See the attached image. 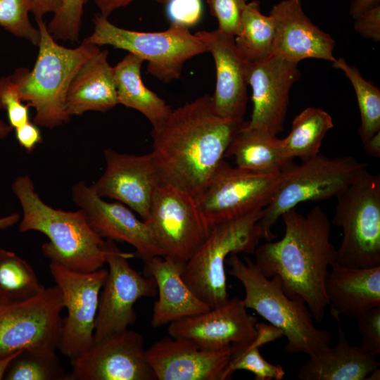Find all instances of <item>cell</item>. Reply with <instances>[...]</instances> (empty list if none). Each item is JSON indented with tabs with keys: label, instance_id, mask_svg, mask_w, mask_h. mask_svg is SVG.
<instances>
[{
	"label": "cell",
	"instance_id": "cell-8",
	"mask_svg": "<svg viewBox=\"0 0 380 380\" xmlns=\"http://www.w3.org/2000/svg\"><path fill=\"white\" fill-rule=\"evenodd\" d=\"M92 21L94 31L83 42L138 56L148 61V72L163 82L178 79L187 61L207 52L200 39L182 23L173 22L166 30L149 32L118 27L99 13Z\"/></svg>",
	"mask_w": 380,
	"mask_h": 380
},
{
	"label": "cell",
	"instance_id": "cell-7",
	"mask_svg": "<svg viewBox=\"0 0 380 380\" xmlns=\"http://www.w3.org/2000/svg\"><path fill=\"white\" fill-rule=\"evenodd\" d=\"M263 209L215 225L193 256L182 276L194 294L210 308L229 299L225 263L232 253H255L261 234L258 222Z\"/></svg>",
	"mask_w": 380,
	"mask_h": 380
},
{
	"label": "cell",
	"instance_id": "cell-16",
	"mask_svg": "<svg viewBox=\"0 0 380 380\" xmlns=\"http://www.w3.org/2000/svg\"><path fill=\"white\" fill-rule=\"evenodd\" d=\"M298 63L273 56L246 63V80L252 89L253 111L250 128L275 135L283 131L289 92L300 77Z\"/></svg>",
	"mask_w": 380,
	"mask_h": 380
},
{
	"label": "cell",
	"instance_id": "cell-23",
	"mask_svg": "<svg viewBox=\"0 0 380 380\" xmlns=\"http://www.w3.org/2000/svg\"><path fill=\"white\" fill-rule=\"evenodd\" d=\"M143 262V274L154 278L158 295L153 309L152 327L158 328L210 309L184 281V265L167 256H154Z\"/></svg>",
	"mask_w": 380,
	"mask_h": 380
},
{
	"label": "cell",
	"instance_id": "cell-24",
	"mask_svg": "<svg viewBox=\"0 0 380 380\" xmlns=\"http://www.w3.org/2000/svg\"><path fill=\"white\" fill-rule=\"evenodd\" d=\"M325 293L330 313L355 318L380 306V266L354 268L334 262L325 280Z\"/></svg>",
	"mask_w": 380,
	"mask_h": 380
},
{
	"label": "cell",
	"instance_id": "cell-50",
	"mask_svg": "<svg viewBox=\"0 0 380 380\" xmlns=\"http://www.w3.org/2000/svg\"><path fill=\"white\" fill-rule=\"evenodd\" d=\"M380 369L379 367L372 371L366 378V380H379L380 378Z\"/></svg>",
	"mask_w": 380,
	"mask_h": 380
},
{
	"label": "cell",
	"instance_id": "cell-18",
	"mask_svg": "<svg viewBox=\"0 0 380 380\" xmlns=\"http://www.w3.org/2000/svg\"><path fill=\"white\" fill-rule=\"evenodd\" d=\"M72 198L84 212L91 228L101 238L129 243L136 249L135 255L143 262L154 256H165L147 223L138 219L125 205L106 201L84 181L73 185Z\"/></svg>",
	"mask_w": 380,
	"mask_h": 380
},
{
	"label": "cell",
	"instance_id": "cell-48",
	"mask_svg": "<svg viewBox=\"0 0 380 380\" xmlns=\"http://www.w3.org/2000/svg\"><path fill=\"white\" fill-rule=\"evenodd\" d=\"M20 350L4 358H0V380L4 379L6 369L11 360L18 354Z\"/></svg>",
	"mask_w": 380,
	"mask_h": 380
},
{
	"label": "cell",
	"instance_id": "cell-46",
	"mask_svg": "<svg viewBox=\"0 0 380 380\" xmlns=\"http://www.w3.org/2000/svg\"><path fill=\"white\" fill-rule=\"evenodd\" d=\"M364 150L367 154L374 158L380 156V131L364 143Z\"/></svg>",
	"mask_w": 380,
	"mask_h": 380
},
{
	"label": "cell",
	"instance_id": "cell-52",
	"mask_svg": "<svg viewBox=\"0 0 380 380\" xmlns=\"http://www.w3.org/2000/svg\"><path fill=\"white\" fill-rule=\"evenodd\" d=\"M0 81H1V79H0ZM0 108L2 109V106H1V100H0Z\"/></svg>",
	"mask_w": 380,
	"mask_h": 380
},
{
	"label": "cell",
	"instance_id": "cell-6",
	"mask_svg": "<svg viewBox=\"0 0 380 380\" xmlns=\"http://www.w3.org/2000/svg\"><path fill=\"white\" fill-rule=\"evenodd\" d=\"M367 168V163L352 156L318 153L300 165L291 162L280 171L276 193L258 222L261 239H275L272 227L284 213L303 202L336 197Z\"/></svg>",
	"mask_w": 380,
	"mask_h": 380
},
{
	"label": "cell",
	"instance_id": "cell-4",
	"mask_svg": "<svg viewBox=\"0 0 380 380\" xmlns=\"http://www.w3.org/2000/svg\"><path fill=\"white\" fill-rule=\"evenodd\" d=\"M36 22L41 38L34 67L18 68L9 77L21 101L34 108L33 122L53 129L70 120L65 109L69 87L80 68L100 49L83 42L75 48L61 46L43 20Z\"/></svg>",
	"mask_w": 380,
	"mask_h": 380
},
{
	"label": "cell",
	"instance_id": "cell-15",
	"mask_svg": "<svg viewBox=\"0 0 380 380\" xmlns=\"http://www.w3.org/2000/svg\"><path fill=\"white\" fill-rule=\"evenodd\" d=\"M70 380H156L142 336L127 329L94 343L71 359Z\"/></svg>",
	"mask_w": 380,
	"mask_h": 380
},
{
	"label": "cell",
	"instance_id": "cell-17",
	"mask_svg": "<svg viewBox=\"0 0 380 380\" xmlns=\"http://www.w3.org/2000/svg\"><path fill=\"white\" fill-rule=\"evenodd\" d=\"M106 169L91 187L101 198L122 203L146 221L160 180L151 153H121L104 150Z\"/></svg>",
	"mask_w": 380,
	"mask_h": 380
},
{
	"label": "cell",
	"instance_id": "cell-25",
	"mask_svg": "<svg viewBox=\"0 0 380 380\" xmlns=\"http://www.w3.org/2000/svg\"><path fill=\"white\" fill-rule=\"evenodd\" d=\"M107 50L89 58L74 77L67 93L65 109L70 117L88 111L106 112L118 103L114 68Z\"/></svg>",
	"mask_w": 380,
	"mask_h": 380
},
{
	"label": "cell",
	"instance_id": "cell-3",
	"mask_svg": "<svg viewBox=\"0 0 380 380\" xmlns=\"http://www.w3.org/2000/svg\"><path fill=\"white\" fill-rule=\"evenodd\" d=\"M12 191L23 210L20 232L44 234L49 239L42 246L46 258L79 272L102 268L106 263L104 240L91 228L81 209L66 211L47 205L27 175L18 177Z\"/></svg>",
	"mask_w": 380,
	"mask_h": 380
},
{
	"label": "cell",
	"instance_id": "cell-45",
	"mask_svg": "<svg viewBox=\"0 0 380 380\" xmlns=\"http://www.w3.org/2000/svg\"><path fill=\"white\" fill-rule=\"evenodd\" d=\"M380 6V0H350L349 11L355 19L368 9Z\"/></svg>",
	"mask_w": 380,
	"mask_h": 380
},
{
	"label": "cell",
	"instance_id": "cell-14",
	"mask_svg": "<svg viewBox=\"0 0 380 380\" xmlns=\"http://www.w3.org/2000/svg\"><path fill=\"white\" fill-rule=\"evenodd\" d=\"M50 272L60 288L67 317L63 319L58 349L73 359L88 350L94 342L99 295L108 270L91 272L70 270L51 262Z\"/></svg>",
	"mask_w": 380,
	"mask_h": 380
},
{
	"label": "cell",
	"instance_id": "cell-12",
	"mask_svg": "<svg viewBox=\"0 0 380 380\" xmlns=\"http://www.w3.org/2000/svg\"><path fill=\"white\" fill-rule=\"evenodd\" d=\"M63 309L56 284L28 300L1 304L0 358L33 347L58 349Z\"/></svg>",
	"mask_w": 380,
	"mask_h": 380
},
{
	"label": "cell",
	"instance_id": "cell-40",
	"mask_svg": "<svg viewBox=\"0 0 380 380\" xmlns=\"http://www.w3.org/2000/svg\"><path fill=\"white\" fill-rule=\"evenodd\" d=\"M354 20V29L359 34L374 42L380 41V6L367 10Z\"/></svg>",
	"mask_w": 380,
	"mask_h": 380
},
{
	"label": "cell",
	"instance_id": "cell-26",
	"mask_svg": "<svg viewBox=\"0 0 380 380\" xmlns=\"http://www.w3.org/2000/svg\"><path fill=\"white\" fill-rule=\"evenodd\" d=\"M379 365L374 356L360 346L350 345L339 326L336 346L310 356L298 369L297 377L302 380H365Z\"/></svg>",
	"mask_w": 380,
	"mask_h": 380
},
{
	"label": "cell",
	"instance_id": "cell-13",
	"mask_svg": "<svg viewBox=\"0 0 380 380\" xmlns=\"http://www.w3.org/2000/svg\"><path fill=\"white\" fill-rule=\"evenodd\" d=\"M145 222L165 256L184 265L210 231L196 198L171 186L157 188Z\"/></svg>",
	"mask_w": 380,
	"mask_h": 380
},
{
	"label": "cell",
	"instance_id": "cell-1",
	"mask_svg": "<svg viewBox=\"0 0 380 380\" xmlns=\"http://www.w3.org/2000/svg\"><path fill=\"white\" fill-rule=\"evenodd\" d=\"M243 120L222 118L205 94L172 110L152 129V151L160 185L171 186L196 198L224 161Z\"/></svg>",
	"mask_w": 380,
	"mask_h": 380
},
{
	"label": "cell",
	"instance_id": "cell-44",
	"mask_svg": "<svg viewBox=\"0 0 380 380\" xmlns=\"http://www.w3.org/2000/svg\"><path fill=\"white\" fill-rule=\"evenodd\" d=\"M134 0H94L99 14L108 18L115 10L127 6Z\"/></svg>",
	"mask_w": 380,
	"mask_h": 380
},
{
	"label": "cell",
	"instance_id": "cell-35",
	"mask_svg": "<svg viewBox=\"0 0 380 380\" xmlns=\"http://www.w3.org/2000/svg\"><path fill=\"white\" fill-rule=\"evenodd\" d=\"M33 6L34 0H0V26L13 36L38 46L40 32L29 18Z\"/></svg>",
	"mask_w": 380,
	"mask_h": 380
},
{
	"label": "cell",
	"instance_id": "cell-43",
	"mask_svg": "<svg viewBox=\"0 0 380 380\" xmlns=\"http://www.w3.org/2000/svg\"><path fill=\"white\" fill-rule=\"evenodd\" d=\"M63 0H34L32 11L35 21L43 20L48 13L54 14L61 6Z\"/></svg>",
	"mask_w": 380,
	"mask_h": 380
},
{
	"label": "cell",
	"instance_id": "cell-34",
	"mask_svg": "<svg viewBox=\"0 0 380 380\" xmlns=\"http://www.w3.org/2000/svg\"><path fill=\"white\" fill-rule=\"evenodd\" d=\"M249 342L231 344L230 374L233 375L237 370H246L255 375V380L282 379L285 375L283 367L267 362L261 355L260 348L251 346Z\"/></svg>",
	"mask_w": 380,
	"mask_h": 380
},
{
	"label": "cell",
	"instance_id": "cell-28",
	"mask_svg": "<svg viewBox=\"0 0 380 380\" xmlns=\"http://www.w3.org/2000/svg\"><path fill=\"white\" fill-rule=\"evenodd\" d=\"M144 61L138 56L128 53L113 67L117 96L119 104L142 113L154 129L165 122L172 109L144 84L141 75Z\"/></svg>",
	"mask_w": 380,
	"mask_h": 380
},
{
	"label": "cell",
	"instance_id": "cell-9",
	"mask_svg": "<svg viewBox=\"0 0 380 380\" xmlns=\"http://www.w3.org/2000/svg\"><path fill=\"white\" fill-rule=\"evenodd\" d=\"M331 221L342 229L336 262L348 267L380 266V175L367 168L336 197Z\"/></svg>",
	"mask_w": 380,
	"mask_h": 380
},
{
	"label": "cell",
	"instance_id": "cell-27",
	"mask_svg": "<svg viewBox=\"0 0 380 380\" xmlns=\"http://www.w3.org/2000/svg\"><path fill=\"white\" fill-rule=\"evenodd\" d=\"M224 157H233L238 167L262 172H280L292 162L282 139L262 129L248 127L246 122L235 135Z\"/></svg>",
	"mask_w": 380,
	"mask_h": 380
},
{
	"label": "cell",
	"instance_id": "cell-20",
	"mask_svg": "<svg viewBox=\"0 0 380 380\" xmlns=\"http://www.w3.org/2000/svg\"><path fill=\"white\" fill-rule=\"evenodd\" d=\"M257 322L243 300L234 297L219 307L170 323L167 332L173 338L189 339L202 349L216 350L254 339Z\"/></svg>",
	"mask_w": 380,
	"mask_h": 380
},
{
	"label": "cell",
	"instance_id": "cell-36",
	"mask_svg": "<svg viewBox=\"0 0 380 380\" xmlns=\"http://www.w3.org/2000/svg\"><path fill=\"white\" fill-rule=\"evenodd\" d=\"M89 0H63L47 29L55 40L77 42L82 24L84 6Z\"/></svg>",
	"mask_w": 380,
	"mask_h": 380
},
{
	"label": "cell",
	"instance_id": "cell-38",
	"mask_svg": "<svg viewBox=\"0 0 380 380\" xmlns=\"http://www.w3.org/2000/svg\"><path fill=\"white\" fill-rule=\"evenodd\" d=\"M0 100L7 112L9 125L17 128L30 121L29 107L23 103L15 84L9 76L0 77Z\"/></svg>",
	"mask_w": 380,
	"mask_h": 380
},
{
	"label": "cell",
	"instance_id": "cell-37",
	"mask_svg": "<svg viewBox=\"0 0 380 380\" xmlns=\"http://www.w3.org/2000/svg\"><path fill=\"white\" fill-rule=\"evenodd\" d=\"M207 3L211 15L217 20V30L234 37L237 36L248 0H207Z\"/></svg>",
	"mask_w": 380,
	"mask_h": 380
},
{
	"label": "cell",
	"instance_id": "cell-41",
	"mask_svg": "<svg viewBox=\"0 0 380 380\" xmlns=\"http://www.w3.org/2000/svg\"><path fill=\"white\" fill-rule=\"evenodd\" d=\"M169 13L173 22L187 26L190 21L196 20L201 15V0H170Z\"/></svg>",
	"mask_w": 380,
	"mask_h": 380
},
{
	"label": "cell",
	"instance_id": "cell-29",
	"mask_svg": "<svg viewBox=\"0 0 380 380\" xmlns=\"http://www.w3.org/2000/svg\"><path fill=\"white\" fill-rule=\"evenodd\" d=\"M333 127L332 118L327 111L316 107L305 108L295 117L290 133L282 139L289 157L303 161L317 156L325 135Z\"/></svg>",
	"mask_w": 380,
	"mask_h": 380
},
{
	"label": "cell",
	"instance_id": "cell-32",
	"mask_svg": "<svg viewBox=\"0 0 380 380\" xmlns=\"http://www.w3.org/2000/svg\"><path fill=\"white\" fill-rule=\"evenodd\" d=\"M55 349L33 347L20 350L10 362L6 380H70Z\"/></svg>",
	"mask_w": 380,
	"mask_h": 380
},
{
	"label": "cell",
	"instance_id": "cell-21",
	"mask_svg": "<svg viewBox=\"0 0 380 380\" xmlns=\"http://www.w3.org/2000/svg\"><path fill=\"white\" fill-rule=\"evenodd\" d=\"M195 34L215 61L216 84L211 96L213 112L222 118L243 120L248 102L247 61L239 54L234 37L217 29L198 31Z\"/></svg>",
	"mask_w": 380,
	"mask_h": 380
},
{
	"label": "cell",
	"instance_id": "cell-22",
	"mask_svg": "<svg viewBox=\"0 0 380 380\" xmlns=\"http://www.w3.org/2000/svg\"><path fill=\"white\" fill-rule=\"evenodd\" d=\"M269 15L275 25L273 56L296 63L308 58L331 63L336 60L334 39L312 23L300 0H283L272 7Z\"/></svg>",
	"mask_w": 380,
	"mask_h": 380
},
{
	"label": "cell",
	"instance_id": "cell-5",
	"mask_svg": "<svg viewBox=\"0 0 380 380\" xmlns=\"http://www.w3.org/2000/svg\"><path fill=\"white\" fill-rule=\"evenodd\" d=\"M226 263L230 267L229 274L244 288L242 300L246 308L255 310L281 331L287 341L286 352L313 356L329 346V331L315 327L312 315L304 300L289 296L279 277H265L254 262L246 257L242 261L237 253L230 254Z\"/></svg>",
	"mask_w": 380,
	"mask_h": 380
},
{
	"label": "cell",
	"instance_id": "cell-33",
	"mask_svg": "<svg viewBox=\"0 0 380 380\" xmlns=\"http://www.w3.org/2000/svg\"><path fill=\"white\" fill-rule=\"evenodd\" d=\"M332 66L341 70L353 87L360 114L358 134L364 144L380 131V90L343 58H336Z\"/></svg>",
	"mask_w": 380,
	"mask_h": 380
},
{
	"label": "cell",
	"instance_id": "cell-30",
	"mask_svg": "<svg viewBox=\"0 0 380 380\" xmlns=\"http://www.w3.org/2000/svg\"><path fill=\"white\" fill-rule=\"evenodd\" d=\"M274 34L273 18L262 13L259 1L248 2L243 12L241 32L234 37L241 56L247 62L271 56Z\"/></svg>",
	"mask_w": 380,
	"mask_h": 380
},
{
	"label": "cell",
	"instance_id": "cell-19",
	"mask_svg": "<svg viewBox=\"0 0 380 380\" xmlns=\"http://www.w3.org/2000/svg\"><path fill=\"white\" fill-rule=\"evenodd\" d=\"M157 380H227L231 345L220 350L201 348L189 339L164 337L146 350Z\"/></svg>",
	"mask_w": 380,
	"mask_h": 380
},
{
	"label": "cell",
	"instance_id": "cell-39",
	"mask_svg": "<svg viewBox=\"0 0 380 380\" xmlns=\"http://www.w3.org/2000/svg\"><path fill=\"white\" fill-rule=\"evenodd\" d=\"M355 319L361 337L360 347L376 357L380 353V306L360 314Z\"/></svg>",
	"mask_w": 380,
	"mask_h": 380
},
{
	"label": "cell",
	"instance_id": "cell-47",
	"mask_svg": "<svg viewBox=\"0 0 380 380\" xmlns=\"http://www.w3.org/2000/svg\"><path fill=\"white\" fill-rule=\"evenodd\" d=\"M20 220V215L18 213H11L3 217H0V230L8 229Z\"/></svg>",
	"mask_w": 380,
	"mask_h": 380
},
{
	"label": "cell",
	"instance_id": "cell-11",
	"mask_svg": "<svg viewBox=\"0 0 380 380\" xmlns=\"http://www.w3.org/2000/svg\"><path fill=\"white\" fill-rule=\"evenodd\" d=\"M279 174L232 167L223 161L196 198L209 228L265 208L276 193Z\"/></svg>",
	"mask_w": 380,
	"mask_h": 380
},
{
	"label": "cell",
	"instance_id": "cell-2",
	"mask_svg": "<svg viewBox=\"0 0 380 380\" xmlns=\"http://www.w3.org/2000/svg\"><path fill=\"white\" fill-rule=\"evenodd\" d=\"M281 217L284 236L258 246L255 264L265 277H279L286 294L303 300L319 323L328 305L326 277L336 259V249L330 241V221L319 206L306 215L293 208Z\"/></svg>",
	"mask_w": 380,
	"mask_h": 380
},
{
	"label": "cell",
	"instance_id": "cell-51",
	"mask_svg": "<svg viewBox=\"0 0 380 380\" xmlns=\"http://www.w3.org/2000/svg\"><path fill=\"white\" fill-rule=\"evenodd\" d=\"M160 4H167L170 0H155Z\"/></svg>",
	"mask_w": 380,
	"mask_h": 380
},
{
	"label": "cell",
	"instance_id": "cell-10",
	"mask_svg": "<svg viewBox=\"0 0 380 380\" xmlns=\"http://www.w3.org/2000/svg\"><path fill=\"white\" fill-rule=\"evenodd\" d=\"M103 250L108 270L99 295L93 343L128 329L137 320L135 303L157 293L154 278L129 265L128 259L134 253L122 251L108 239L104 241Z\"/></svg>",
	"mask_w": 380,
	"mask_h": 380
},
{
	"label": "cell",
	"instance_id": "cell-49",
	"mask_svg": "<svg viewBox=\"0 0 380 380\" xmlns=\"http://www.w3.org/2000/svg\"><path fill=\"white\" fill-rule=\"evenodd\" d=\"M13 127L0 119V139L6 138L11 132Z\"/></svg>",
	"mask_w": 380,
	"mask_h": 380
},
{
	"label": "cell",
	"instance_id": "cell-31",
	"mask_svg": "<svg viewBox=\"0 0 380 380\" xmlns=\"http://www.w3.org/2000/svg\"><path fill=\"white\" fill-rule=\"evenodd\" d=\"M44 288L25 260L0 249V305L28 300Z\"/></svg>",
	"mask_w": 380,
	"mask_h": 380
},
{
	"label": "cell",
	"instance_id": "cell-42",
	"mask_svg": "<svg viewBox=\"0 0 380 380\" xmlns=\"http://www.w3.org/2000/svg\"><path fill=\"white\" fill-rule=\"evenodd\" d=\"M15 130L18 142L29 153L42 141L41 132L37 125L30 121L15 128Z\"/></svg>",
	"mask_w": 380,
	"mask_h": 380
}]
</instances>
